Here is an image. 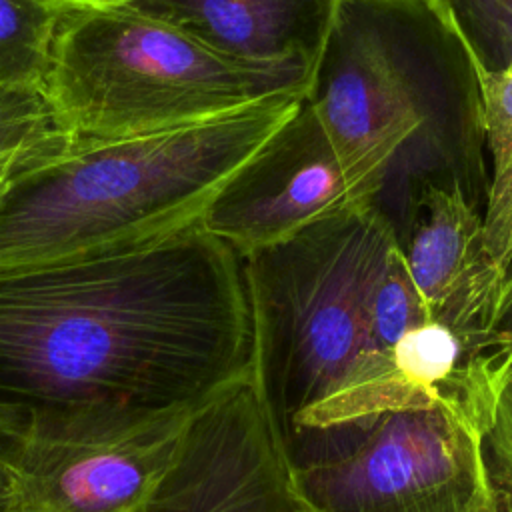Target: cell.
<instances>
[{"label":"cell","instance_id":"6da1fadb","mask_svg":"<svg viewBox=\"0 0 512 512\" xmlns=\"http://www.w3.org/2000/svg\"><path fill=\"white\" fill-rule=\"evenodd\" d=\"M252 370L242 258L194 222L0 268V410L38 442L190 416Z\"/></svg>","mask_w":512,"mask_h":512},{"label":"cell","instance_id":"7a4b0ae2","mask_svg":"<svg viewBox=\"0 0 512 512\" xmlns=\"http://www.w3.org/2000/svg\"><path fill=\"white\" fill-rule=\"evenodd\" d=\"M398 252L388 218L352 202L242 258L252 386L288 474L352 454L396 410L432 402L376 332V298Z\"/></svg>","mask_w":512,"mask_h":512},{"label":"cell","instance_id":"3957f363","mask_svg":"<svg viewBox=\"0 0 512 512\" xmlns=\"http://www.w3.org/2000/svg\"><path fill=\"white\" fill-rule=\"evenodd\" d=\"M304 100L396 236L426 186L484 214L480 74L436 0H338Z\"/></svg>","mask_w":512,"mask_h":512},{"label":"cell","instance_id":"277c9868","mask_svg":"<svg viewBox=\"0 0 512 512\" xmlns=\"http://www.w3.org/2000/svg\"><path fill=\"white\" fill-rule=\"evenodd\" d=\"M302 100L276 96L138 136H62L20 156L0 182V268L122 248L198 222Z\"/></svg>","mask_w":512,"mask_h":512},{"label":"cell","instance_id":"5b68a950","mask_svg":"<svg viewBox=\"0 0 512 512\" xmlns=\"http://www.w3.org/2000/svg\"><path fill=\"white\" fill-rule=\"evenodd\" d=\"M312 72L222 58L178 30L100 0H68L42 96L72 140L204 122L260 100L306 96Z\"/></svg>","mask_w":512,"mask_h":512},{"label":"cell","instance_id":"8992f818","mask_svg":"<svg viewBox=\"0 0 512 512\" xmlns=\"http://www.w3.org/2000/svg\"><path fill=\"white\" fill-rule=\"evenodd\" d=\"M484 424L432 400L386 414L352 454L290 474L312 512H476Z\"/></svg>","mask_w":512,"mask_h":512},{"label":"cell","instance_id":"52a82bcc","mask_svg":"<svg viewBox=\"0 0 512 512\" xmlns=\"http://www.w3.org/2000/svg\"><path fill=\"white\" fill-rule=\"evenodd\" d=\"M140 512H312L290 482L250 376L188 418Z\"/></svg>","mask_w":512,"mask_h":512},{"label":"cell","instance_id":"ba28073f","mask_svg":"<svg viewBox=\"0 0 512 512\" xmlns=\"http://www.w3.org/2000/svg\"><path fill=\"white\" fill-rule=\"evenodd\" d=\"M358 200L318 116L302 100L222 184L198 222L244 258Z\"/></svg>","mask_w":512,"mask_h":512},{"label":"cell","instance_id":"9c48e42d","mask_svg":"<svg viewBox=\"0 0 512 512\" xmlns=\"http://www.w3.org/2000/svg\"><path fill=\"white\" fill-rule=\"evenodd\" d=\"M396 240L430 320L478 348L498 350L494 320L510 272L488 250L482 214L458 194L426 186Z\"/></svg>","mask_w":512,"mask_h":512},{"label":"cell","instance_id":"30bf717a","mask_svg":"<svg viewBox=\"0 0 512 512\" xmlns=\"http://www.w3.org/2000/svg\"><path fill=\"white\" fill-rule=\"evenodd\" d=\"M192 416V414H190ZM190 416L90 442L26 440L14 466L28 512H140Z\"/></svg>","mask_w":512,"mask_h":512},{"label":"cell","instance_id":"8fae6325","mask_svg":"<svg viewBox=\"0 0 512 512\" xmlns=\"http://www.w3.org/2000/svg\"><path fill=\"white\" fill-rule=\"evenodd\" d=\"M162 22L240 64L312 72L338 0H100Z\"/></svg>","mask_w":512,"mask_h":512},{"label":"cell","instance_id":"7c38bea8","mask_svg":"<svg viewBox=\"0 0 512 512\" xmlns=\"http://www.w3.org/2000/svg\"><path fill=\"white\" fill-rule=\"evenodd\" d=\"M480 74V72H478ZM486 146L492 174L484 206V236L492 258L510 272L512 264V70L480 74Z\"/></svg>","mask_w":512,"mask_h":512},{"label":"cell","instance_id":"4fadbf2b","mask_svg":"<svg viewBox=\"0 0 512 512\" xmlns=\"http://www.w3.org/2000/svg\"><path fill=\"white\" fill-rule=\"evenodd\" d=\"M68 0H0V88L40 90Z\"/></svg>","mask_w":512,"mask_h":512},{"label":"cell","instance_id":"5bb4252c","mask_svg":"<svg viewBox=\"0 0 512 512\" xmlns=\"http://www.w3.org/2000/svg\"><path fill=\"white\" fill-rule=\"evenodd\" d=\"M480 74L512 64V0H436Z\"/></svg>","mask_w":512,"mask_h":512},{"label":"cell","instance_id":"9a60e30c","mask_svg":"<svg viewBox=\"0 0 512 512\" xmlns=\"http://www.w3.org/2000/svg\"><path fill=\"white\" fill-rule=\"evenodd\" d=\"M488 488L512 500V360L500 382L490 420L480 438Z\"/></svg>","mask_w":512,"mask_h":512},{"label":"cell","instance_id":"2e32d148","mask_svg":"<svg viewBox=\"0 0 512 512\" xmlns=\"http://www.w3.org/2000/svg\"><path fill=\"white\" fill-rule=\"evenodd\" d=\"M26 446L24 428L6 412L0 410V464L16 466Z\"/></svg>","mask_w":512,"mask_h":512},{"label":"cell","instance_id":"e0dca14e","mask_svg":"<svg viewBox=\"0 0 512 512\" xmlns=\"http://www.w3.org/2000/svg\"><path fill=\"white\" fill-rule=\"evenodd\" d=\"M494 340L498 350H502L512 360V274H508L500 296L494 320Z\"/></svg>","mask_w":512,"mask_h":512},{"label":"cell","instance_id":"ac0fdd59","mask_svg":"<svg viewBox=\"0 0 512 512\" xmlns=\"http://www.w3.org/2000/svg\"><path fill=\"white\" fill-rule=\"evenodd\" d=\"M18 478L12 466L0 464V512H20Z\"/></svg>","mask_w":512,"mask_h":512},{"label":"cell","instance_id":"d6986e66","mask_svg":"<svg viewBox=\"0 0 512 512\" xmlns=\"http://www.w3.org/2000/svg\"><path fill=\"white\" fill-rule=\"evenodd\" d=\"M476 512H512V500L506 494L490 488Z\"/></svg>","mask_w":512,"mask_h":512},{"label":"cell","instance_id":"ffe728a7","mask_svg":"<svg viewBox=\"0 0 512 512\" xmlns=\"http://www.w3.org/2000/svg\"><path fill=\"white\" fill-rule=\"evenodd\" d=\"M48 146V144H46ZM38 150V148H36ZM28 152H32V150H28ZM28 152H20V154H10V156H0V182L4 180V176L10 172V168H12V164L20 158V156H24V154H28Z\"/></svg>","mask_w":512,"mask_h":512},{"label":"cell","instance_id":"44dd1931","mask_svg":"<svg viewBox=\"0 0 512 512\" xmlns=\"http://www.w3.org/2000/svg\"><path fill=\"white\" fill-rule=\"evenodd\" d=\"M20 512H28V510H24V508H20Z\"/></svg>","mask_w":512,"mask_h":512},{"label":"cell","instance_id":"7402d4cb","mask_svg":"<svg viewBox=\"0 0 512 512\" xmlns=\"http://www.w3.org/2000/svg\"><path fill=\"white\" fill-rule=\"evenodd\" d=\"M508 70H512V64H510V68H508Z\"/></svg>","mask_w":512,"mask_h":512}]
</instances>
